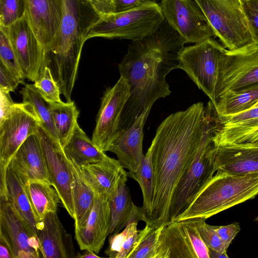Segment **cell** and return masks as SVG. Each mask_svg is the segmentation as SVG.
<instances>
[{
	"mask_svg": "<svg viewBox=\"0 0 258 258\" xmlns=\"http://www.w3.org/2000/svg\"><path fill=\"white\" fill-rule=\"evenodd\" d=\"M225 248L227 250L232 240L240 231L239 224L235 222L225 226H214Z\"/></svg>",
	"mask_w": 258,
	"mask_h": 258,
	"instance_id": "cell-41",
	"label": "cell"
},
{
	"mask_svg": "<svg viewBox=\"0 0 258 258\" xmlns=\"http://www.w3.org/2000/svg\"><path fill=\"white\" fill-rule=\"evenodd\" d=\"M257 87L258 40L235 49H226L219 60L216 102L227 91L238 93Z\"/></svg>",
	"mask_w": 258,
	"mask_h": 258,
	"instance_id": "cell-7",
	"label": "cell"
},
{
	"mask_svg": "<svg viewBox=\"0 0 258 258\" xmlns=\"http://www.w3.org/2000/svg\"><path fill=\"white\" fill-rule=\"evenodd\" d=\"M209 258H220V257L228 258V256L227 255V251H217L209 248Z\"/></svg>",
	"mask_w": 258,
	"mask_h": 258,
	"instance_id": "cell-47",
	"label": "cell"
},
{
	"mask_svg": "<svg viewBox=\"0 0 258 258\" xmlns=\"http://www.w3.org/2000/svg\"><path fill=\"white\" fill-rule=\"evenodd\" d=\"M216 147V171L236 175L258 172V141Z\"/></svg>",
	"mask_w": 258,
	"mask_h": 258,
	"instance_id": "cell-21",
	"label": "cell"
},
{
	"mask_svg": "<svg viewBox=\"0 0 258 258\" xmlns=\"http://www.w3.org/2000/svg\"><path fill=\"white\" fill-rule=\"evenodd\" d=\"M7 196L19 215L38 234L41 222L37 219L25 189V182L8 166L6 175Z\"/></svg>",
	"mask_w": 258,
	"mask_h": 258,
	"instance_id": "cell-27",
	"label": "cell"
},
{
	"mask_svg": "<svg viewBox=\"0 0 258 258\" xmlns=\"http://www.w3.org/2000/svg\"><path fill=\"white\" fill-rule=\"evenodd\" d=\"M26 14L37 39L48 52L59 28L62 0H25Z\"/></svg>",
	"mask_w": 258,
	"mask_h": 258,
	"instance_id": "cell-18",
	"label": "cell"
},
{
	"mask_svg": "<svg viewBox=\"0 0 258 258\" xmlns=\"http://www.w3.org/2000/svg\"><path fill=\"white\" fill-rule=\"evenodd\" d=\"M255 221L258 222V216L254 220Z\"/></svg>",
	"mask_w": 258,
	"mask_h": 258,
	"instance_id": "cell-52",
	"label": "cell"
},
{
	"mask_svg": "<svg viewBox=\"0 0 258 258\" xmlns=\"http://www.w3.org/2000/svg\"><path fill=\"white\" fill-rule=\"evenodd\" d=\"M149 0H113L115 12H121L132 9Z\"/></svg>",
	"mask_w": 258,
	"mask_h": 258,
	"instance_id": "cell-45",
	"label": "cell"
},
{
	"mask_svg": "<svg viewBox=\"0 0 258 258\" xmlns=\"http://www.w3.org/2000/svg\"><path fill=\"white\" fill-rule=\"evenodd\" d=\"M149 1H157V0H149Z\"/></svg>",
	"mask_w": 258,
	"mask_h": 258,
	"instance_id": "cell-53",
	"label": "cell"
},
{
	"mask_svg": "<svg viewBox=\"0 0 258 258\" xmlns=\"http://www.w3.org/2000/svg\"><path fill=\"white\" fill-rule=\"evenodd\" d=\"M0 61L18 79L20 84L25 79L22 68L5 32L0 29Z\"/></svg>",
	"mask_w": 258,
	"mask_h": 258,
	"instance_id": "cell-36",
	"label": "cell"
},
{
	"mask_svg": "<svg viewBox=\"0 0 258 258\" xmlns=\"http://www.w3.org/2000/svg\"><path fill=\"white\" fill-rule=\"evenodd\" d=\"M41 257L76 258L78 256L72 235L59 220L56 212L46 214L38 234Z\"/></svg>",
	"mask_w": 258,
	"mask_h": 258,
	"instance_id": "cell-22",
	"label": "cell"
},
{
	"mask_svg": "<svg viewBox=\"0 0 258 258\" xmlns=\"http://www.w3.org/2000/svg\"><path fill=\"white\" fill-rule=\"evenodd\" d=\"M165 19L185 43H197L215 36L195 0H161Z\"/></svg>",
	"mask_w": 258,
	"mask_h": 258,
	"instance_id": "cell-15",
	"label": "cell"
},
{
	"mask_svg": "<svg viewBox=\"0 0 258 258\" xmlns=\"http://www.w3.org/2000/svg\"><path fill=\"white\" fill-rule=\"evenodd\" d=\"M20 84L18 79L0 61V90L14 92Z\"/></svg>",
	"mask_w": 258,
	"mask_h": 258,
	"instance_id": "cell-42",
	"label": "cell"
},
{
	"mask_svg": "<svg viewBox=\"0 0 258 258\" xmlns=\"http://www.w3.org/2000/svg\"><path fill=\"white\" fill-rule=\"evenodd\" d=\"M101 16L115 13L113 0H89Z\"/></svg>",
	"mask_w": 258,
	"mask_h": 258,
	"instance_id": "cell-44",
	"label": "cell"
},
{
	"mask_svg": "<svg viewBox=\"0 0 258 258\" xmlns=\"http://www.w3.org/2000/svg\"><path fill=\"white\" fill-rule=\"evenodd\" d=\"M80 169L95 192L108 200L115 192L122 176L126 173L119 161L112 158Z\"/></svg>",
	"mask_w": 258,
	"mask_h": 258,
	"instance_id": "cell-25",
	"label": "cell"
},
{
	"mask_svg": "<svg viewBox=\"0 0 258 258\" xmlns=\"http://www.w3.org/2000/svg\"><path fill=\"white\" fill-rule=\"evenodd\" d=\"M77 257L80 258H90V257H96V258H100L98 254L94 253L93 251L89 250H85V252L83 253L82 254L79 253L78 254Z\"/></svg>",
	"mask_w": 258,
	"mask_h": 258,
	"instance_id": "cell-48",
	"label": "cell"
},
{
	"mask_svg": "<svg viewBox=\"0 0 258 258\" xmlns=\"http://www.w3.org/2000/svg\"><path fill=\"white\" fill-rule=\"evenodd\" d=\"M137 225L138 222H132L121 232L111 234L105 251L106 255L111 258H127L138 237Z\"/></svg>",
	"mask_w": 258,
	"mask_h": 258,
	"instance_id": "cell-34",
	"label": "cell"
},
{
	"mask_svg": "<svg viewBox=\"0 0 258 258\" xmlns=\"http://www.w3.org/2000/svg\"><path fill=\"white\" fill-rule=\"evenodd\" d=\"M7 34L25 79L35 82L46 67L47 52L33 31L26 14L8 27L0 26Z\"/></svg>",
	"mask_w": 258,
	"mask_h": 258,
	"instance_id": "cell-13",
	"label": "cell"
},
{
	"mask_svg": "<svg viewBox=\"0 0 258 258\" xmlns=\"http://www.w3.org/2000/svg\"><path fill=\"white\" fill-rule=\"evenodd\" d=\"M42 97L49 103H61L59 87L54 79L50 69L46 67L33 84Z\"/></svg>",
	"mask_w": 258,
	"mask_h": 258,
	"instance_id": "cell-37",
	"label": "cell"
},
{
	"mask_svg": "<svg viewBox=\"0 0 258 258\" xmlns=\"http://www.w3.org/2000/svg\"><path fill=\"white\" fill-rule=\"evenodd\" d=\"M72 174V194L75 209V223L81 221L91 210L96 194L87 182L81 169L68 159Z\"/></svg>",
	"mask_w": 258,
	"mask_h": 258,
	"instance_id": "cell-29",
	"label": "cell"
},
{
	"mask_svg": "<svg viewBox=\"0 0 258 258\" xmlns=\"http://www.w3.org/2000/svg\"><path fill=\"white\" fill-rule=\"evenodd\" d=\"M196 219L200 235L208 248L217 251H227L223 246L214 226L207 224L206 222V219Z\"/></svg>",
	"mask_w": 258,
	"mask_h": 258,
	"instance_id": "cell-39",
	"label": "cell"
},
{
	"mask_svg": "<svg viewBox=\"0 0 258 258\" xmlns=\"http://www.w3.org/2000/svg\"><path fill=\"white\" fill-rule=\"evenodd\" d=\"M164 19L160 5L147 1L132 9L101 16L91 28L87 39L140 40L153 33Z\"/></svg>",
	"mask_w": 258,
	"mask_h": 258,
	"instance_id": "cell-6",
	"label": "cell"
},
{
	"mask_svg": "<svg viewBox=\"0 0 258 258\" xmlns=\"http://www.w3.org/2000/svg\"><path fill=\"white\" fill-rule=\"evenodd\" d=\"M111 213L108 200L96 194L86 216L75 223V236L80 248L98 254L109 234Z\"/></svg>",
	"mask_w": 258,
	"mask_h": 258,
	"instance_id": "cell-17",
	"label": "cell"
},
{
	"mask_svg": "<svg viewBox=\"0 0 258 258\" xmlns=\"http://www.w3.org/2000/svg\"><path fill=\"white\" fill-rule=\"evenodd\" d=\"M100 17L89 0H62L61 20L47 53L46 67L67 102L72 101L83 46Z\"/></svg>",
	"mask_w": 258,
	"mask_h": 258,
	"instance_id": "cell-3",
	"label": "cell"
},
{
	"mask_svg": "<svg viewBox=\"0 0 258 258\" xmlns=\"http://www.w3.org/2000/svg\"><path fill=\"white\" fill-rule=\"evenodd\" d=\"M130 95V86L121 76L104 93L91 140L104 152L108 151L119 133L121 114Z\"/></svg>",
	"mask_w": 258,
	"mask_h": 258,
	"instance_id": "cell-12",
	"label": "cell"
},
{
	"mask_svg": "<svg viewBox=\"0 0 258 258\" xmlns=\"http://www.w3.org/2000/svg\"><path fill=\"white\" fill-rule=\"evenodd\" d=\"M206 106L199 102L166 117L159 125L149 149L154 172L152 209L146 225L152 227L170 222L171 202L177 185L192 163L201 145Z\"/></svg>",
	"mask_w": 258,
	"mask_h": 258,
	"instance_id": "cell-1",
	"label": "cell"
},
{
	"mask_svg": "<svg viewBox=\"0 0 258 258\" xmlns=\"http://www.w3.org/2000/svg\"><path fill=\"white\" fill-rule=\"evenodd\" d=\"M226 50L213 38L184 47L180 55L179 68L183 70L214 105L218 63Z\"/></svg>",
	"mask_w": 258,
	"mask_h": 258,
	"instance_id": "cell-10",
	"label": "cell"
},
{
	"mask_svg": "<svg viewBox=\"0 0 258 258\" xmlns=\"http://www.w3.org/2000/svg\"><path fill=\"white\" fill-rule=\"evenodd\" d=\"M258 195V172L231 174L217 172L173 221L207 219Z\"/></svg>",
	"mask_w": 258,
	"mask_h": 258,
	"instance_id": "cell-4",
	"label": "cell"
},
{
	"mask_svg": "<svg viewBox=\"0 0 258 258\" xmlns=\"http://www.w3.org/2000/svg\"><path fill=\"white\" fill-rule=\"evenodd\" d=\"M155 258H209L196 219L173 221L164 226Z\"/></svg>",
	"mask_w": 258,
	"mask_h": 258,
	"instance_id": "cell-11",
	"label": "cell"
},
{
	"mask_svg": "<svg viewBox=\"0 0 258 258\" xmlns=\"http://www.w3.org/2000/svg\"><path fill=\"white\" fill-rule=\"evenodd\" d=\"M25 189L33 210L40 222L49 213L57 212L59 196L54 187L43 180H30Z\"/></svg>",
	"mask_w": 258,
	"mask_h": 258,
	"instance_id": "cell-28",
	"label": "cell"
},
{
	"mask_svg": "<svg viewBox=\"0 0 258 258\" xmlns=\"http://www.w3.org/2000/svg\"><path fill=\"white\" fill-rule=\"evenodd\" d=\"M185 43L165 19L153 33L132 41L118 65L120 76L127 80L131 88L119 131L131 126L157 100L170 95L166 76L179 68Z\"/></svg>",
	"mask_w": 258,
	"mask_h": 258,
	"instance_id": "cell-2",
	"label": "cell"
},
{
	"mask_svg": "<svg viewBox=\"0 0 258 258\" xmlns=\"http://www.w3.org/2000/svg\"><path fill=\"white\" fill-rule=\"evenodd\" d=\"M0 258H14L12 251L6 242L0 238Z\"/></svg>",
	"mask_w": 258,
	"mask_h": 258,
	"instance_id": "cell-46",
	"label": "cell"
},
{
	"mask_svg": "<svg viewBox=\"0 0 258 258\" xmlns=\"http://www.w3.org/2000/svg\"><path fill=\"white\" fill-rule=\"evenodd\" d=\"M258 141V130L254 133L250 140L251 142H254Z\"/></svg>",
	"mask_w": 258,
	"mask_h": 258,
	"instance_id": "cell-50",
	"label": "cell"
},
{
	"mask_svg": "<svg viewBox=\"0 0 258 258\" xmlns=\"http://www.w3.org/2000/svg\"><path fill=\"white\" fill-rule=\"evenodd\" d=\"M127 174H124L114 195L108 199L111 213L109 234L118 233L132 222L143 221L147 217L143 207L134 203L126 184Z\"/></svg>",
	"mask_w": 258,
	"mask_h": 258,
	"instance_id": "cell-24",
	"label": "cell"
},
{
	"mask_svg": "<svg viewBox=\"0 0 258 258\" xmlns=\"http://www.w3.org/2000/svg\"><path fill=\"white\" fill-rule=\"evenodd\" d=\"M127 176L135 180L139 184L143 197V208L147 217L152 209L154 190V178L150 150L143 156L142 161L135 172H126Z\"/></svg>",
	"mask_w": 258,
	"mask_h": 258,
	"instance_id": "cell-33",
	"label": "cell"
},
{
	"mask_svg": "<svg viewBox=\"0 0 258 258\" xmlns=\"http://www.w3.org/2000/svg\"><path fill=\"white\" fill-rule=\"evenodd\" d=\"M151 108L142 112L131 126L119 131L108 150L116 155L124 168L131 172L138 170L144 156L143 129Z\"/></svg>",
	"mask_w": 258,
	"mask_h": 258,
	"instance_id": "cell-20",
	"label": "cell"
},
{
	"mask_svg": "<svg viewBox=\"0 0 258 258\" xmlns=\"http://www.w3.org/2000/svg\"><path fill=\"white\" fill-rule=\"evenodd\" d=\"M40 120L30 103H15L0 121V195L7 194L6 175L10 162L18 149L31 135L36 134Z\"/></svg>",
	"mask_w": 258,
	"mask_h": 258,
	"instance_id": "cell-9",
	"label": "cell"
},
{
	"mask_svg": "<svg viewBox=\"0 0 258 258\" xmlns=\"http://www.w3.org/2000/svg\"><path fill=\"white\" fill-rule=\"evenodd\" d=\"M216 113L213 140L215 146L250 143L258 130V107L231 115Z\"/></svg>",
	"mask_w": 258,
	"mask_h": 258,
	"instance_id": "cell-19",
	"label": "cell"
},
{
	"mask_svg": "<svg viewBox=\"0 0 258 258\" xmlns=\"http://www.w3.org/2000/svg\"><path fill=\"white\" fill-rule=\"evenodd\" d=\"M25 14V0H0V26L8 27Z\"/></svg>",
	"mask_w": 258,
	"mask_h": 258,
	"instance_id": "cell-38",
	"label": "cell"
},
{
	"mask_svg": "<svg viewBox=\"0 0 258 258\" xmlns=\"http://www.w3.org/2000/svg\"><path fill=\"white\" fill-rule=\"evenodd\" d=\"M164 225L152 227L146 225L138 237L127 258H155L158 241Z\"/></svg>",
	"mask_w": 258,
	"mask_h": 258,
	"instance_id": "cell-35",
	"label": "cell"
},
{
	"mask_svg": "<svg viewBox=\"0 0 258 258\" xmlns=\"http://www.w3.org/2000/svg\"><path fill=\"white\" fill-rule=\"evenodd\" d=\"M215 36L228 50L254 40L242 7L219 0H195Z\"/></svg>",
	"mask_w": 258,
	"mask_h": 258,
	"instance_id": "cell-8",
	"label": "cell"
},
{
	"mask_svg": "<svg viewBox=\"0 0 258 258\" xmlns=\"http://www.w3.org/2000/svg\"><path fill=\"white\" fill-rule=\"evenodd\" d=\"M20 93L23 102L30 103L34 107L40 119L41 126L52 140L60 144L50 112L49 103L42 97L34 84H26Z\"/></svg>",
	"mask_w": 258,
	"mask_h": 258,
	"instance_id": "cell-32",
	"label": "cell"
},
{
	"mask_svg": "<svg viewBox=\"0 0 258 258\" xmlns=\"http://www.w3.org/2000/svg\"><path fill=\"white\" fill-rule=\"evenodd\" d=\"M37 133L51 184L56 190L63 207L74 219L75 213L72 194V174L68 159L61 145L52 140L41 125Z\"/></svg>",
	"mask_w": 258,
	"mask_h": 258,
	"instance_id": "cell-16",
	"label": "cell"
},
{
	"mask_svg": "<svg viewBox=\"0 0 258 258\" xmlns=\"http://www.w3.org/2000/svg\"><path fill=\"white\" fill-rule=\"evenodd\" d=\"M216 112L213 105L206 106L203 136L192 163L179 180L171 202L170 222L184 211L213 176L216 172L215 160L216 147L213 142Z\"/></svg>",
	"mask_w": 258,
	"mask_h": 258,
	"instance_id": "cell-5",
	"label": "cell"
},
{
	"mask_svg": "<svg viewBox=\"0 0 258 258\" xmlns=\"http://www.w3.org/2000/svg\"><path fill=\"white\" fill-rule=\"evenodd\" d=\"M8 166L25 182L30 180H43L51 184L37 133L24 141L11 159Z\"/></svg>",
	"mask_w": 258,
	"mask_h": 258,
	"instance_id": "cell-23",
	"label": "cell"
},
{
	"mask_svg": "<svg viewBox=\"0 0 258 258\" xmlns=\"http://www.w3.org/2000/svg\"><path fill=\"white\" fill-rule=\"evenodd\" d=\"M62 150L66 157L80 168L106 161L110 158L98 149L78 122L71 136L62 147Z\"/></svg>",
	"mask_w": 258,
	"mask_h": 258,
	"instance_id": "cell-26",
	"label": "cell"
},
{
	"mask_svg": "<svg viewBox=\"0 0 258 258\" xmlns=\"http://www.w3.org/2000/svg\"><path fill=\"white\" fill-rule=\"evenodd\" d=\"M0 238L14 258L41 257L37 234L18 214L7 196H0Z\"/></svg>",
	"mask_w": 258,
	"mask_h": 258,
	"instance_id": "cell-14",
	"label": "cell"
},
{
	"mask_svg": "<svg viewBox=\"0 0 258 258\" xmlns=\"http://www.w3.org/2000/svg\"><path fill=\"white\" fill-rule=\"evenodd\" d=\"M49 107L58 141L62 148L78 122L79 111L73 101L49 103Z\"/></svg>",
	"mask_w": 258,
	"mask_h": 258,
	"instance_id": "cell-30",
	"label": "cell"
},
{
	"mask_svg": "<svg viewBox=\"0 0 258 258\" xmlns=\"http://www.w3.org/2000/svg\"><path fill=\"white\" fill-rule=\"evenodd\" d=\"M254 40H258V0H240Z\"/></svg>",
	"mask_w": 258,
	"mask_h": 258,
	"instance_id": "cell-40",
	"label": "cell"
},
{
	"mask_svg": "<svg viewBox=\"0 0 258 258\" xmlns=\"http://www.w3.org/2000/svg\"><path fill=\"white\" fill-rule=\"evenodd\" d=\"M258 101V87L240 92L227 91L217 100L214 105L218 115H227L251 108Z\"/></svg>",
	"mask_w": 258,
	"mask_h": 258,
	"instance_id": "cell-31",
	"label": "cell"
},
{
	"mask_svg": "<svg viewBox=\"0 0 258 258\" xmlns=\"http://www.w3.org/2000/svg\"><path fill=\"white\" fill-rule=\"evenodd\" d=\"M254 107H258V101L253 106V107L251 108Z\"/></svg>",
	"mask_w": 258,
	"mask_h": 258,
	"instance_id": "cell-51",
	"label": "cell"
},
{
	"mask_svg": "<svg viewBox=\"0 0 258 258\" xmlns=\"http://www.w3.org/2000/svg\"><path fill=\"white\" fill-rule=\"evenodd\" d=\"M229 3L232 5L242 7L240 0H219Z\"/></svg>",
	"mask_w": 258,
	"mask_h": 258,
	"instance_id": "cell-49",
	"label": "cell"
},
{
	"mask_svg": "<svg viewBox=\"0 0 258 258\" xmlns=\"http://www.w3.org/2000/svg\"><path fill=\"white\" fill-rule=\"evenodd\" d=\"M15 103L10 92L0 90V121L6 117Z\"/></svg>",
	"mask_w": 258,
	"mask_h": 258,
	"instance_id": "cell-43",
	"label": "cell"
}]
</instances>
